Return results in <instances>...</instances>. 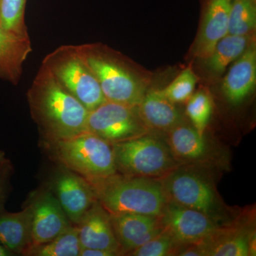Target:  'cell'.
Returning <instances> with one entry per match:
<instances>
[{"instance_id":"obj_1","label":"cell","mask_w":256,"mask_h":256,"mask_svg":"<svg viewBox=\"0 0 256 256\" xmlns=\"http://www.w3.org/2000/svg\"><path fill=\"white\" fill-rule=\"evenodd\" d=\"M26 98L44 142L68 139L86 131L89 111L42 64Z\"/></svg>"},{"instance_id":"obj_2","label":"cell","mask_w":256,"mask_h":256,"mask_svg":"<svg viewBox=\"0 0 256 256\" xmlns=\"http://www.w3.org/2000/svg\"><path fill=\"white\" fill-rule=\"evenodd\" d=\"M88 182L98 201L110 214H136L160 217L168 201L159 178L117 173Z\"/></svg>"},{"instance_id":"obj_3","label":"cell","mask_w":256,"mask_h":256,"mask_svg":"<svg viewBox=\"0 0 256 256\" xmlns=\"http://www.w3.org/2000/svg\"><path fill=\"white\" fill-rule=\"evenodd\" d=\"M79 54L95 76L106 100L137 107L146 86L120 56L98 44L76 45Z\"/></svg>"},{"instance_id":"obj_4","label":"cell","mask_w":256,"mask_h":256,"mask_svg":"<svg viewBox=\"0 0 256 256\" xmlns=\"http://www.w3.org/2000/svg\"><path fill=\"white\" fill-rule=\"evenodd\" d=\"M56 161L87 181L117 174L112 144L89 132L68 139L44 142Z\"/></svg>"},{"instance_id":"obj_5","label":"cell","mask_w":256,"mask_h":256,"mask_svg":"<svg viewBox=\"0 0 256 256\" xmlns=\"http://www.w3.org/2000/svg\"><path fill=\"white\" fill-rule=\"evenodd\" d=\"M112 148L118 174L162 178L180 166L166 140L151 132L114 144Z\"/></svg>"},{"instance_id":"obj_6","label":"cell","mask_w":256,"mask_h":256,"mask_svg":"<svg viewBox=\"0 0 256 256\" xmlns=\"http://www.w3.org/2000/svg\"><path fill=\"white\" fill-rule=\"evenodd\" d=\"M57 80L88 110L106 101L94 73L79 54L76 45H63L48 54L42 60Z\"/></svg>"},{"instance_id":"obj_7","label":"cell","mask_w":256,"mask_h":256,"mask_svg":"<svg viewBox=\"0 0 256 256\" xmlns=\"http://www.w3.org/2000/svg\"><path fill=\"white\" fill-rule=\"evenodd\" d=\"M86 131L112 144L151 132L140 117L137 107L108 100L89 111Z\"/></svg>"},{"instance_id":"obj_8","label":"cell","mask_w":256,"mask_h":256,"mask_svg":"<svg viewBox=\"0 0 256 256\" xmlns=\"http://www.w3.org/2000/svg\"><path fill=\"white\" fill-rule=\"evenodd\" d=\"M162 180L168 200L200 210L215 220H220V200L212 184L203 175L180 166Z\"/></svg>"},{"instance_id":"obj_9","label":"cell","mask_w":256,"mask_h":256,"mask_svg":"<svg viewBox=\"0 0 256 256\" xmlns=\"http://www.w3.org/2000/svg\"><path fill=\"white\" fill-rule=\"evenodd\" d=\"M160 220L163 230L180 247L201 244L220 227L210 216L169 200Z\"/></svg>"},{"instance_id":"obj_10","label":"cell","mask_w":256,"mask_h":256,"mask_svg":"<svg viewBox=\"0 0 256 256\" xmlns=\"http://www.w3.org/2000/svg\"><path fill=\"white\" fill-rule=\"evenodd\" d=\"M60 168L50 190L72 224L77 225L98 200L86 178L60 165Z\"/></svg>"},{"instance_id":"obj_11","label":"cell","mask_w":256,"mask_h":256,"mask_svg":"<svg viewBox=\"0 0 256 256\" xmlns=\"http://www.w3.org/2000/svg\"><path fill=\"white\" fill-rule=\"evenodd\" d=\"M32 206V245L45 244L74 224L68 220L50 188L35 196Z\"/></svg>"},{"instance_id":"obj_12","label":"cell","mask_w":256,"mask_h":256,"mask_svg":"<svg viewBox=\"0 0 256 256\" xmlns=\"http://www.w3.org/2000/svg\"><path fill=\"white\" fill-rule=\"evenodd\" d=\"M196 245L202 256H256L255 232L242 224L220 226Z\"/></svg>"},{"instance_id":"obj_13","label":"cell","mask_w":256,"mask_h":256,"mask_svg":"<svg viewBox=\"0 0 256 256\" xmlns=\"http://www.w3.org/2000/svg\"><path fill=\"white\" fill-rule=\"evenodd\" d=\"M82 248L101 249L124 256L114 234L110 214L97 201L77 224Z\"/></svg>"},{"instance_id":"obj_14","label":"cell","mask_w":256,"mask_h":256,"mask_svg":"<svg viewBox=\"0 0 256 256\" xmlns=\"http://www.w3.org/2000/svg\"><path fill=\"white\" fill-rule=\"evenodd\" d=\"M114 234L124 255L146 244L162 232L160 217L122 214H110Z\"/></svg>"},{"instance_id":"obj_15","label":"cell","mask_w":256,"mask_h":256,"mask_svg":"<svg viewBox=\"0 0 256 256\" xmlns=\"http://www.w3.org/2000/svg\"><path fill=\"white\" fill-rule=\"evenodd\" d=\"M256 84V48L254 40L229 69L222 82V90L229 104L238 106L252 94Z\"/></svg>"},{"instance_id":"obj_16","label":"cell","mask_w":256,"mask_h":256,"mask_svg":"<svg viewBox=\"0 0 256 256\" xmlns=\"http://www.w3.org/2000/svg\"><path fill=\"white\" fill-rule=\"evenodd\" d=\"M232 0H208L201 28L197 36L193 53L205 60L216 45L228 34V16Z\"/></svg>"},{"instance_id":"obj_17","label":"cell","mask_w":256,"mask_h":256,"mask_svg":"<svg viewBox=\"0 0 256 256\" xmlns=\"http://www.w3.org/2000/svg\"><path fill=\"white\" fill-rule=\"evenodd\" d=\"M137 110L143 122L150 132H168L182 122L176 106L165 97L161 90L146 92Z\"/></svg>"},{"instance_id":"obj_18","label":"cell","mask_w":256,"mask_h":256,"mask_svg":"<svg viewBox=\"0 0 256 256\" xmlns=\"http://www.w3.org/2000/svg\"><path fill=\"white\" fill-rule=\"evenodd\" d=\"M32 52L30 36H18L0 24V78L16 85Z\"/></svg>"},{"instance_id":"obj_19","label":"cell","mask_w":256,"mask_h":256,"mask_svg":"<svg viewBox=\"0 0 256 256\" xmlns=\"http://www.w3.org/2000/svg\"><path fill=\"white\" fill-rule=\"evenodd\" d=\"M32 206L15 213L0 212V244L14 256H24L32 244Z\"/></svg>"},{"instance_id":"obj_20","label":"cell","mask_w":256,"mask_h":256,"mask_svg":"<svg viewBox=\"0 0 256 256\" xmlns=\"http://www.w3.org/2000/svg\"><path fill=\"white\" fill-rule=\"evenodd\" d=\"M166 134V142L178 164L204 162L208 160V144L193 126L180 122Z\"/></svg>"},{"instance_id":"obj_21","label":"cell","mask_w":256,"mask_h":256,"mask_svg":"<svg viewBox=\"0 0 256 256\" xmlns=\"http://www.w3.org/2000/svg\"><path fill=\"white\" fill-rule=\"evenodd\" d=\"M254 40L252 34H227L217 43L212 53L204 60L207 70L214 76H220L229 64L238 60Z\"/></svg>"},{"instance_id":"obj_22","label":"cell","mask_w":256,"mask_h":256,"mask_svg":"<svg viewBox=\"0 0 256 256\" xmlns=\"http://www.w3.org/2000/svg\"><path fill=\"white\" fill-rule=\"evenodd\" d=\"M80 246L76 225H72L53 240L31 245L24 254L28 256H79Z\"/></svg>"},{"instance_id":"obj_23","label":"cell","mask_w":256,"mask_h":256,"mask_svg":"<svg viewBox=\"0 0 256 256\" xmlns=\"http://www.w3.org/2000/svg\"><path fill=\"white\" fill-rule=\"evenodd\" d=\"M256 26L255 0H232L228 16V34H254Z\"/></svg>"},{"instance_id":"obj_24","label":"cell","mask_w":256,"mask_h":256,"mask_svg":"<svg viewBox=\"0 0 256 256\" xmlns=\"http://www.w3.org/2000/svg\"><path fill=\"white\" fill-rule=\"evenodd\" d=\"M28 0H0V24L20 36H30L25 21Z\"/></svg>"},{"instance_id":"obj_25","label":"cell","mask_w":256,"mask_h":256,"mask_svg":"<svg viewBox=\"0 0 256 256\" xmlns=\"http://www.w3.org/2000/svg\"><path fill=\"white\" fill-rule=\"evenodd\" d=\"M186 112L192 126L201 136L204 134L213 112V101L208 92L200 90L186 101Z\"/></svg>"},{"instance_id":"obj_26","label":"cell","mask_w":256,"mask_h":256,"mask_svg":"<svg viewBox=\"0 0 256 256\" xmlns=\"http://www.w3.org/2000/svg\"><path fill=\"white\" fill-rule=\"evenodd\" d=\"M196 82V76L191 67H188L161 90L173 104L186 102L194 94Z\"/></svg>"},{"instance_id":"obj_27","label":"cell","mask_w":256,"mask_h":256,"mask_svg":"<svg viewBox=\"0 0 256 256\" xmlns=\"http://www.w3.org/2000/svg\"><path fill=\"white\" fill-rule=\"evenodd\" d=\"M180 246L164 230L146 244L134 249L127 256H176Z\"/></svg>"},{"instance_id":"obj_28","label":"cell","mask_w":256,"mask_h":256,"mask_svg":"<svg viewBox=\"0 0 256 256\" xmlns=\"http://www.w3.org/2000/svg\"><path fill=\"white\" fill-rule=\"evenodd\" d=\"M11 166H6L4 170L0 172V212H2L6 192H8V180Z\"/></svg>"},{"instance_id":"obj_29","label":"cell","mask_w":256,"mask_h":256,"mask_svg":"<svg viewBox=\"0 0 256 256\" xmlns=\"http://www.w3.org/2000/svg\"><path fill=\"white\" fill-rule=\"evenodd\" d=\"M116 252L101 249L82 248L79 256H116Z\"/></svg>"},{"instance_id":"obj_30","label":"cell","mask_w":256,"mask_h":256,"mask_svg":"<svg viewBox=\"0 0 256 256\" xmlns=\"http://www.w3.org/2000/svg\"><path fill=\"white\" fill-rule=\"evenodd\" d=\"M10 162L6 159L5 154L2 151L0 150V172L4 170L6 166H10Z\"/></svg>"},{"instance_id":"obj_31","label":"cell","mask_w":256,"mask_h":256,"mask_svg":"<svg viewBox=\"0 0 256 256\" xmlns=\"http://www.w3.org/2000/svg\"><path fill=\"white\" fill-rule=\"evenodd\" d=\"M14 256L11 252H10L8 249L3 246L2 244H0V256Z\"/></svg>"}]
</instances>
